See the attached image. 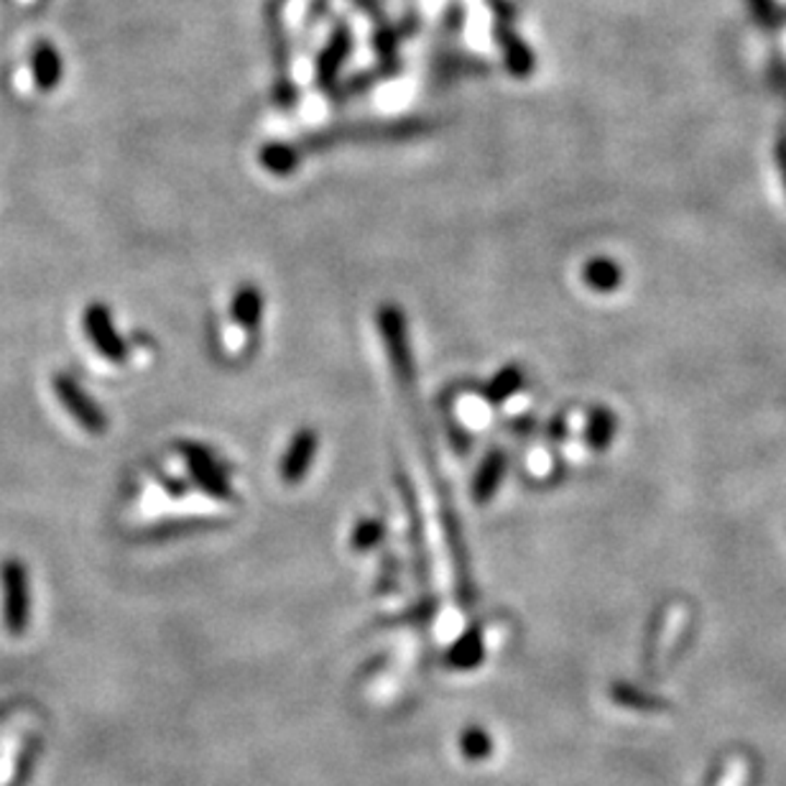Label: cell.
<instances>
[{"instance_id":"6da1fadb","label":"cell","mask_w":786,"mask_h":786,"mask_svg":"<svg viewBox=\"0 0 786 786\" xmlns=\"http://www.w3.org/2000/svg\"><path fill=\"white\" fill-rule=\"evenodd\" d=\"M0 595H3V626L11 636H21L32 626V580L28 567L19 557L0 562Z\"/></svg>"},{"instance_id":"7a4b0ae2","label":"cell","mask_w":786,"mask_h":786,"mask_svg":"<svg viewBox=\"0 0 786 786\" xmlns=\"http://www.w3.org/2000/svg\"><path fill=\"white\" fill-rule=\"evenodd\" d=\"M51 385H55L59 404L64 406L67 414H70L85 432L103 434L105 429H108V417H105V412L97 406V402H93V398L87 396L85 389H82L72 376L57 373Z\"/></svg>"},{"instance_id":"3957f363","label":"cell","mask_w":786,"mask_h":786,"mask_svg":"<svg viewBox=\"0 0 786 786\" xmlns=\"http://www.w3.org/2000/svg\"><path fill=\"white\" fill-rule=\"evenodd\" d=\"M82 327H85V335L90 337V343L95 345V350L100 353L105 360L123 362L128 358V347L118 335L110 309L100 305V301L85 307V314H82Z\"/></svg>"},{"instance_id":"277c9868","label":"cell","mask_w":786,"mask_h":786,"mask_svg":"<svg viewBox=\"0 0 786 786\" xmlns=\"http://www.w3.org/2000/svg\"><path fill=\"white\" fill-rule=\"evenodd\" d=\"M181 452H184L189 475H192V480L205 490L207 496L221 498V501L233 498V486L228 483V478H225L221 465L215 463L213 455H210L205 448H200V444H184Z\"/></svg>"},{"instance_id":"5b68a950","label":"cell","mask_w":786,"mask_h":786,"mask_svg":"<svg viewBox=\"0 0 786 786\" xmlns=\"http://www.w3.org/2000/svg\"><path fill=\"white\" fill-rule=\"evenodd\" d=\"M317 452V434L312 429H301V432L294 437L289 450H286V457L282 463V475L286 483H299L305 478L309 465H312Z\"/></svg>"},{"instance_id":"8992f818","label":"cell","mask_w":786,"mask_h":786,"mask_svg":"<svg viewBox=\"0 0 786 786\" xmlns=\"http://www.w3.org/2000/svg\"><path fill=\"white\" fill-rule=\"evenodd\" d=\"M32 64L36 85H39L41 93H51V90L59 85V80H62V59H59V51L51 47L49 41H39L32 55Z\"/></svg>"},{"instance_id":"52a82bcc","label":"cell","mask_w":786,"mask_h":786,"mask_svg":"<svg viewBox=\"0 0 786 786\" xmlns=\"http://www.w3.org/2000/svg\"><path fill=\"white\" fill-rule=\"evenodd\" d=\"M503 473H505V455L501 450H493L488 452V457L483 460L480 467H478V475H475V483H473V498L478 503H486L493 498L496 488L501 486L503 480Z\"/></svg>"},{"instance_id":"ba28073f","label":"cell","mask_w":786,"mask_h":786,"mask_svg":"<svg viewBox=\"0 0 786 786\" xmlns=\"http://www.w3.org/2000/svg\"><path fill=\"white\" fill-rule=\"evenodd\" d=\"M585 282H587V286H593L595 291L610 294L621 286L623 271L616 261H610V259H593V261H587V266H585Z\"/></svg>"},{"instance_id":"9c48e42d","label":"cell","mask_w":786,"mask_h":786,"mask_svg":"<svg viewBox=\"0 0 786 786\" xmlns=\"http://www.w3.org/2000/svg\"><path fill=\"white\" fill-rule=\"evenodd\" d=\"M616 414L608 409V406H598V409H593V414H590L587 419V442L590 448L593 450H606L610 442H614L616 437Z\"/></svg>"},{"instance_id":"30bf717a","label":"cell","mask_w":786,"mask_h":786,"mask_svg":"<svg viewBox=\"0 0 786 786\" xmlns=\"http://www.w3.org/2000/svg\"><path fill=\"white\" fill-rule=\"evenodd\" d=\"M261 312H263L261 291L255 289V286H243V289L238 291L236 301H233V314H236V320L243 324V327L253 330L255 324L261 322Z\"/></svg>"},{"instance_id":"8fae6325","label":"cell","mask_w":786,"mask_h":786,"mask_svg":"<svg viewBox=\"0 0 786 786\" xmlns=\"http://www.w3.org/2000/svg\"><path fill=\"white\" fill-rule=\"evenodd\" d=\"M521 381H524V373H521L519 366H511L501 370V373L496 376V381L490 383L488 389V396L490 402H505V398L513 396L521 389Z\"/></svg>"},{"instance_id":"7c38bea8","label":"cell","mask_w":786,"mask_h":786,"mask_svg":"<svg viewBox=\"0 0 786 786\" xmlns=\"http://www.w3.org/2000/svg\"><path fill=\"white\" fill-rule=\"evenodd\" d=\"M378 536H381V524H378V521H362V524L358 526V532H355V547L358 549L373 547V544L378 541Z\"/></svg>"},{"instance_id":"4fadbf2b","label":"cell","mask_w":786,"mask_h":786,"mask_svg":"<svg viewBox=\"0 0 786 786\" xmlns=\"http://www.w3.org/2000/svg\"><path fill=\"white\" fill-rule=\"evenodd\" d=\"M776 162H778V171H782L784 184H786V139L778 141V146H776Z\"/></svg>"}]
</instances>
